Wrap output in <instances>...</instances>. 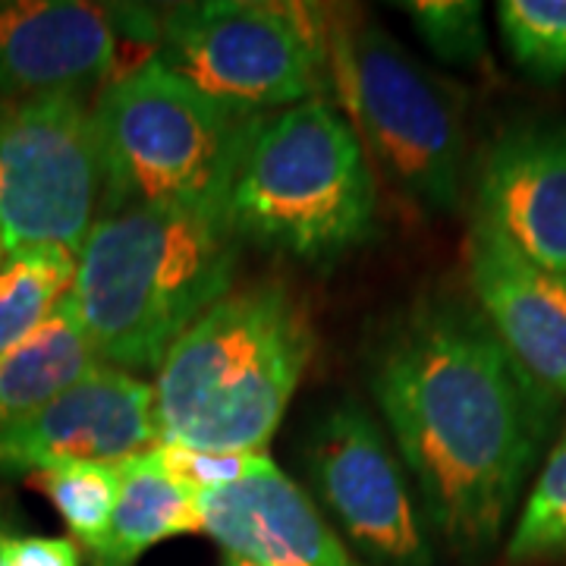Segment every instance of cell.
Listing matches in <instances>:
<instances>
[{
    "label": "cell",
    "mask_w": 566,
    "mask_h": 566,
    "mask_svg": "<svg viewBox=\"0 0 566 566\" xmlns=\"http://www.w3.org/2000/svg\"><path fill=\"white\" fill-rule=\"evenodd\" d=\"M475 308L510 359L554 400H566V274L542 268L479 214L465 237Z\"/></svg>",
    "instance_id": "12"
},
{
    "label": "cell",
    "mask_w": 566,
    "mask_h": 566,
    "mask_svg": "<svg viewBox=\"0 0 566 566\" xmlns=\"http://www.w3.org/2000/svg\"><path fill=\"white\" fill-rule=\"evenodd\" d=\"M305 472L346 535L390 566H431L400 457L359 403H337L305 438Z\"/></svg>",
    "instance_id": "9"
},
{
    "label": "cell",
    "mask_w": 566,
    "mask_h": 566,
    "mask_svg": "<svg viewBox=\"0 0 566 566\" xmlns=\"http://www.w3.org/2000/svg\"><path fill=\"white\" fill-rule=\"evenodd\" d=\"M403 10L438 61L453 66L488 61L485 13L479 0H416L403 3Z\"/></svg>",
    "instance_id": "21"
},
{
    "label": "cell",
    "mask_w": 566,
    "mask_h": 566,
    "mask_svg": "<svg viewBox=\"0 0 566 566\" xmlns=\"http://www.w3.org/2000/svg\"><path fill=\"white\" fill-rule=\"evenodd\" d=\"M202 532L199 494L164 465L161 450L120 463V497L104 547L92 566H136L142 554L170 538Z\"/></svg>",
    "instance_id": "15"
},
{
    "label": "cell",
    "mask_w": 566,
    "mask_h": 566,
    "mask_svg": "<svg viewBox=\"0 0 566 566\" xmlns=\"http://www.w3.org/2000/svg\"><path fill=\"white\" fill-rule=\"evenodd\" d=\"M371 394L431 528L463 557L488 554L538 460L554 397L510 359L479 308L453 300L416 305L390 327Z\"/></svg>",
    "instance_id": "1"
},
{
    "label": "cell",
    "mask_w": 566,
    "mask_h": 566,
    "mask_svg": "<svg viewBox=\"0 0 566 566\" xmlns=\"http://www.w3.org/2000/svg\"><path fill=\"white\" fill-rule=\"evenodd\" d=\"M3 259H7V252H3V245H0V264H3Z\"/></svg>",
    "instance_id": "25"
},
{
    "label": "cell",
    "mask_w": 566,
    "mask_h": 566,
    "mask_svg": "<svg viewBox=\"0 0 566 566\" xmlns=\"http://www.w3.org/2000/svg\"><path fill=\"white\" fill-rule=\"evenodd\" d=\"M237 262L227 199L136 205L95 218L66 300L102 365L158 371L170 346L233 290Z\"/></svg>",
    "instance_id": "2"
},
{
    "label": "cell",
    "mask_w": 566,
    "mask_h": 566,
    "mask_svg": "<svg viewBox=\"0 0 566 566\" xmlns=\"http://www.w3.org/2000/svg\"><path fill=\"white\" fill-rule=\"evenodd\" d=\"M98 368L102 359L88 344L70 300H63L48 322L0 356V428L29 419Z\"/></svg>",
    "instance_id": "16"
},
{
    "label": "cell",
    "mask_w": 566,
    "mask_h": 566,
    "mask_svg": "<svg viewBox=\"0 0 566 566\" xmlns=\"http://www.w3.org/2000/svg\"><path fill=\"white\" fill-rule=\"evenodd\" d=\"M164 465L196 494H218L237 488L274 469L268 453H214V450H186V447L158 444Z\"/></svg>",
    "instance_id": "22"
},
{
    "label": "cell",
    "mask_w": 566,
    "mask_h": 566,
    "mask_svg": "<svg viewBox=\"0 0 566 566\" xmlns=\"http://www.w3.org/2000/svg\"><path fill=\"white\" fill-rule=\"evenodd\" d=\"M158 44L177 76L245 117L315 98L331 73L327 17L296 0L177 3Z\"/></svg>",
    "instance_id": "6"
},
{
    "label": "cell",
    "mask_w": 566,
    "mask_h": 566,
    "mask_svg": "<svg viewBox=\"0 0 566 566\" xmlns=\"http://www.w3.org/2000/svg\"><path fill=\"white\" fill-rule=\"evenodd\" d=\"M202 532L223 554L259 566H363L296 482L268 469L243 485L199 494Z\"/></svg>",
    "instance_id": "14"
},
{
    "label": "cell",
    "mask_w": 566,
    "mask_h": 566,
    "mask_svg": "<svg viewBox=\"0 0 566 566\" xmlns=\"http://www.w3.org/2000/svg\"><path fill=\"white\" fill-rule=\"evenodd\" d=\"M331 70L346 120L397 189L431 211L463 196V98L378 25L331 32Z\"/></svg>",
    "instance_id": "7"
},
{
    "label": "cell",
    "mask_w": 566,
    "mask_h": 566,
    "mask_svg": "<svg viewBox=\"0 0 566 566\" xmlns=\"http://www.w3.org/2000/svg\"><path fill=\"white\" fill-rule=\"evenodd\" d=\"M41 494L63 516L73 542L95 557L107 542L120 497V465L73 463L39 472Z\"/></svg>",
    "instance_id": "18"
},
{
    "label": "cell",
    "mask_w": 566,
    "mask_h": 566,
    "mask_svg": "<svg viewBox=\"0 0 566 566\" xmlns=\"http://www.w3.org/2000/svg\"><path fill=\"white\" fill-rule=\"evenodd\" d=\"M315 356V331L281 283L230 290L155 371L161 444L264 453Z\"/></svg>",
    "instance_id": "3"
},
{
    "label": "cell",
    "mask_w": 566,
    "mask_h": 566,
    "mask_svg": "<svg viewBox=\"0 0 566 566\" xmlns=\"http://www.w3.org/2000/svg\"><path fill=\"white\" fill-rule=\"evenodd\" d=\"M145 10L82 0L0 3V102L82 92L107 80L120 41L158 39Z\"/></svg>",
    "instance_id": "10"
},
{
    "label": "cell",
    "mask_w": 566,
    "mask_h": 566,
    "mask_svg": "<svg viewBox=\"0 0 566 566\" xmlns=\"http://www.w3.org/2000/svg\"><path fill=\"white\" fill-rule=\"evenodd\" d=\"M506 557L513 564L566 557V434L547 453L528 491L523 513L506 542Z\"/></svg>",
    "instance_id": "20"
},
{
    "label": "cell",
    "mask_w": 566,
    "mask_h": 566,
    "mask_svg": "<svg viewBox=\"0 0 566 566\" xmlns=\"http://www.w3.org/2000/svg\"><path fill=\"white\" fill-rule=\"evenodd\" d=\"M102 208V164L82 92L0 102V245L80 255Z\"/></svg>",
    "instance_id": "8"
},
{
    "label": "cell",
    "mask_w": 566,
    "mask_h": 566,
    "mask_svg": "<svg viewBox=\"0 0 566 566\" xmlns=\"http://www.w3.org/2000/svg\"><path fill=\"white\" fill-rule=\"evenodd\" d=\"M221 566H259V564H252V560H245V557H237V554H223Z\"/></svg>",
    "instance_id": "24"
},
{
    "label": "cell",
    "mask_w": 566,
    "mask_h": 566,
    "mask_svg": "<svg viewBox=\"0 0 566 566\" xmlns=\"http://www.w3.org/2000/svg\"><path fill=\"white\" fill-rule=\"evenodd\" d=\"M158 444L151 381L102 365L29 419L0 428V472H44L73 463L120 465Z\"/></svg>",
    "instance_id": "11"
},
{
    "label": "cell",
    "mask_w": 566,
    "mask_h": 566,
    "mask_svg": "<svg viewBox=\"0 0 566 566\" xmlns=\"http://www.w3.org/2000/svg\"><path fill=\"white\" fill-rule=\"evenodd\" d=\"M237 237L327 262L371 237L378 182L363 139L315 95L259 120L230 186Z\"/></svg>",
    "instance_id": "4"
},
{
    "label": "cell",
    "mask_w": 566,
    "mask_h": 566,
    "mask_svg": "<svg viewBox=\"0 0 566 566\" xmlns=\"http://www.w3.org/2000/svg\"><path fill=\"white\" fill-rule=\"evenodd\" d=\"M76 277V252L63 245H29L0 264V356L22 344L54 315Z\"/></svg>",
    "instance_id": "17"
},
{
    "label": "cell",
    "mask_w": 566,
    "mask_h": 566,
    "mask_svg": "<svg viewBox=\"0 0 566 566\" xmlns=\"http://www.w3.org/2000/svg\"><path fill=\"white\" fill-rule=\"evenodd\" d=\"M475 214L526 259L566 274V126H520L494 142Z\"/></svg>",
    "instance_id": "13"
},
{
    "label": "cell",
    "mask_w": 566,
    "mask_h": 566,
    "mask_svg": "<svg viewBox=\"0 0 566 566\" xmlns=\"http://www.w3.org/2000/svg\"><path fill=\"white\" fill-rule=\"evenodd\" d=\"M497 22L513 63L535 80H566V0H504Z\"/></svg>",
    "instance_id": "19"
},
{
    "label": "cell",
    "mask_w": 566,
    "mask_h": 566,
    "mask_svg": "<svg viewBox=\"0 0 566 566\" xmlns=\"http://www.w3.org/2000/svg\"><path fill=\"white\" fill-rule=\"evenodd\" d=\"M0 566H82L80 545L73 538L0 528Z\"/></svg>",
    "instance_id": "23"
},
{
    "label": "cell",
    "mask_w": 566,
    "mask_h": 566,
    "mask_svg": "<svg viewBox=\"0 0 566 566\" xmlns=\"http://www.w3.org/2000/svg\"><path fill=\"white\" fill-rule=\"evenodd\" d=\"M259 120L211 102L161 57L123 70L92 104L102 164L98 214L136 205L230 199Z\"/></svg>",
    "instance_id": "5"
}]
</instances>
